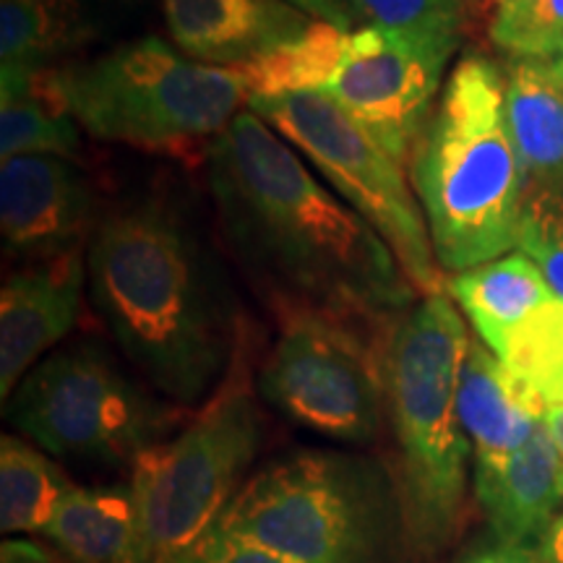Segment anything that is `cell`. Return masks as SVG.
I'll return each mask as SVG.
<instances>
[{
    "label": "cell",
    "mask_w": 563,
    "mask_h": 563,
    "mask_svg": "<svg viewBox=\"0 0 563 563\" xmlns=\"http://www.w3.org/2000/svg\"><path fill=\"white\" fill-rule=\"evenodd\" d=\"M347 5L373 26L460 45L462 0H347Z\"/></svg>",
    "instance_id": "26"
},
{
    "label": "cell",
    "mask_w": 563,
    "mask_h": 563,
    "mask_svg": "<svg viewBox=\"0 0 563 563\" xmlns=\"http://www.w3.org/2000/svg\"><path fill=\"white\" fill-rule=\"evenodd\" d=\"M89 290L125 357L175 405L220 391L235 352L230 290L170 203H133L97 224Z\"/></svg>",
    "instance_id": "2"
},
{
    "label": "cell",
    "mask_w": 563,
    "mask_h": 563,
    "mask_svg": "<svg viewBox=\"0 0 563 563\" xmlns=\"http://www.w3.org/2000/svg\"><path fill=\"white\" fill-rule=\"evenodd\" d=\"M534 548H538L543 563H563V514L553 519V525L548 527L543 538H540V543Z\"/></svg>",
    "instance_id": "32"
},
{
    "label": "cell",
    "mask_w": 563,
    "mask_h": 563,
    "mask_svg": "<svg viewBox=\"0 0 563 563\" xmlns=\"http://www.w3.org/2000/svg\"><path fill=\"white\" fill-rule=\"evenodd\" d=\"M551 79L563 89V60H538Z\"/></svg>",
    "instance_id": "34"
},
{
    "label": "cell",
    "mask_w": 563,
    "mask_h": 563,
    "mask_svg": "<svg viewBox=\"0 0 563 563\" xmlns=\"http://www.w3.org/2000/svg\"><path fill=\"white\" fill-rule=\"evenodd\" d=\"M347 34L329 21L316 19L302 37L251 66L235 68L249 84L253 97H279L295 91H321L340 66Z\"/></svg>",
    "instance_id": "23"
},
{
    "label": "cell",
    "mask_w": 563,
    "mask_h": 563,
    "mask_svg": "<svg viewBox=\"0 0 563 563\" xmlns=\"http://www.w3.org/2000/svg\"><path fill=\"white\" fill-rule=\"evenodd\" d=\"M454 51L456 42L365 24L347 34L340 66L321 91L405 165L431 121Z\"/></svg>",
    "instance_id": "11"
},
{
    "label": "cell",
    "mask_w": 563,
    "mask_h": 563,
    "mask_svg": "<svg viewBox=\"0 0 563 563\" xmlns=\"http://www.w3.org/2000/svg\"><path fill=\"white\" fill-rule=\"evenodd\" d=\"M456 410L475 462L519 452L545 418L540 394L481 342H470L464 355Z\"/></svg>",
    "instance_id": "16"
},
{
    "label": "cell",
    "mask_w": 563,
    "mask_h": 563,
    "mask_svg": "<svg viewBox=\"0 0 563 563\" xmlns=\"http://www.w3.org/2000/svg\"><path fill=\"white\" fill-rule=\"evenodd\" d=\"M74 483L32 443L19 435L0 441V530L45 532Z\"/></svg>",
    "instance_id": "21"
},
{
    "label": "cell",
    "mask_w": 563,
    "mask_h": 563,
    "mask_svg": "<svg viewBox=\"0 0 563 563\" xmlns=\"http://www.w3.org/2000/svg\"><path fill=\"white\" fill-rule=\"evenodd\" d=\"M55 84L91 136L146 152L211 146L251 102L238 70L188 58L159 37L55 70Z\"/></svg>",
    "instance_id": "6"
},
{
    "label": "cell",
    "mask_w": 563,
    "mask_h": 563,
    "mask_svg": "<svg viewBox=\"0 0 563 563\" xmlns=\"http://www.w3.org/2000/svg\"><path fill=\"white\" fill-rule=\"evenodd\" d=\"M87 37L89 24L76 0H0L3 68H51Z\"/></svg>",
    "instance_id": "22"
},
{
    "label": "cell",
    "mask_w": 563,
    "mask_h": 563,
    "mask_svg": "<svg viewBox=\"0 0 563 563\" xmlns=\"http://www.w3.org/2000/svg\"><path fill=\"white\" fill-rule=\"evenodd\" d=\"M332 3H344V0H332Z\"/></svg>",
    "instance_id": "37"
},
{
    "label": "cell",
    "mask_w": 563,
    "mask_h": 563,
    "mask_svg": "<svg viewBox=\"0 0 563 563\" xmlns=\"http://www.w3.org/2000/svg\"><path fill=\"white\" fill-rule=\"evenodd\" d=\"M42 534L74 563H152L131 485H74Z\"/></svg>",
    "instance_id": "18"
},
{
    "label": "cell",
    "mask_w": 563,
    "mask_h": 563,
    "mask_svg": "<svg viewBox=\"0 0 563 563\" xmlns=\"http://www.w3.org/2000/svg\"><path fill=\"white\" fill-rule=\"evenodd\" d=\"M435 262L467 272L519 243L525 175L506 115V76L483 55L456 63L410 154Z\"/></svg>",
    "instance_id": "3"
},
{
    "label": "cell",
    "mask_w": 563,
    "mask_h": 563,
    "mask_svg": "<svg viewBox=\"0 0 563 563\" xmlns=\"http://www.w3.org/2000/svg\"><path fill=\"white\" fill-rule=\"evenodd\" d=\"M183 563H292L269 548L214 527Z\"/></svg>",
    "instance_id": "28"
},
{
    "label": "cell",
    "mask_w": 563,
    "mask_h": 563,
    "mask_svg": "<svg viewBox=\"0 0 563 563\" xmlns=\"http://www.w3.org/2000/svg\"><path fill=\"white\" fill-rule=\"evenodd\" d=\"M470 334L443 292L426 295L389 323L382 344L386 420L397 441L405 545L441 553L456 538L467 504L470 446L456 389Z\"/></svg>",
    "instance_id": "4"
},
{
    "label": "cell",
    "mask_w": 563,
    "mask_h": 563,
    "mask_svg": "<svg viewBox=\"0 0 563 563\" xmlns=\"http://www.w3.org/2000/svg\"><path fill=\"white\" fill-rule=\"evenodd\" d=\"M209 183L232 249L282 311L386 323L412 308L384 238L251 108L209 146Z\"/></svg>",
    "instance_id": "1"
},
{
    "label": "cell",
    "mask_w": 563,
    "mask_h": 563,
    "mask_svg": "<svg viewBox=\"0 0 563 563\" xmlns=\"http://www.w3.org/2000/svg\"><path fill=\"white\" fill-rule=\"evenodd\" d=\"M545 60H563V37L559 40V45H555V51L551 53V58H545Z\"/></svg>",
    "instance_id": "35"
},
{
    "label": "cell",
    "mask_w": 563,
    "mask_h": 563,
    "mask_svg": "<svg viewBox=\"0 0 563 563\" xmlns=\"http://www.w3.org/2000/svg\"><path fill=\"white\" fill-rule=\"evenodd\" d=\"M506 115L525 175V209L563 220V89L538 60L506 70Z\"/></svg>",
    "instance_id": "17"
},
{
    "label": "cell",
    "mask_w": 563,
    "mask_h": 563,
    "mask_svg": "<svg viewBox=\"0 0 563 563\" xmlns=\"http://www.w3.org/2000/svg\"><path fill=\"white\" fill-rule=\"evenodd\" d=\"M519 249L538 264L553 295L563 300V220L538 209H525Z\"/></svg>",
    "instance_id": "27"
},
{
    "label": "cell",
    "mask_w": 563,
    "mask_h": 563,
    "mask_svg": "<svg viewBox=\"0 0 563 563\" xmlns=\"http://www.w3.org/2000/svg\"><path fill=\"white\" fill-rule=\"evenodd\" d=\"M0 157L70 159L81 150L79 123L58 95L53 68H3L0 79Z\"/></svg>",
    "instance_id": "20"
},
{
    "label": "cell",
    "mask_w": 563,
    "mask_h": 563,
    "mask_svg": "<svg viewBox=\"0 0 563 563\" xmlns=\"http://www.w3.org/2000/svg\"><path fill=\"white\" fill-rule=\"evenodd\" d=\"M279 340L262 365L258 391L308 431L344 443H368L386 415L382 344L355 321L313 311H282Z\"/></svg>",
    "instance_id": "10"
},
{
    "label": "cell",
    "mask_w": 563,
    "mask_h": 563,
    "mask_svg": "<svg viewBox=\"0 0 563 563\" xmlns=\"http://www.w3.org/2000/svg\"><path fill=\"white\" fill-rule=\"evenodd\" d=\"M467 563H543L538 548L530 545H493L488 551L477 553Z\"/></svg>",
    "instance_id": "31"
},
{
    "label": "cell",
    "mask_w": 563,
    "mask_h": 563,
    "mask_svg": "<svg viewBox=\"0 0 563 563\" xmlns=\"http://www.w3.org/2000/svg\"><path fill=\"white\" fill-rule=\"evenodd\" d=\"M490 40L514 60H545L563 37V0H501Z\"/></svg>",
    "instance_id": "25"
},
{
    "label": "cell",
    "mask_w": 563,
    "mask_h": 563,
    "mask_svg": "<svg viewBox=\"0 0 563 563\" xmlns=\"http://www.w3.org/2000/svg\"><path fill=\"white\" fill-rule=\"evenodd\" d=\"M0 563H74L55 545L37 540H5L0 548Z\"/></svg>",
    "instance_id": "29"
},
{
    "label": "cell",
    "mask_w": 563,
    "mask_h": 563,
    "mask_svg": "<svg viewBox=\"0 0 563 563\" xmlns=\"http://www.w3.org/2000/svg\"><path fill=\"white\" fill-rule=\"evenodd\" d=\"M446 292L470 316L475 332L493 355L506 340L555 295L527 253H506L496 262L460 272L446 282Z\"/></svg>",
    "instance_id": "19"
},
{
    "label": "cell",
    "mask_w": 563,
    "mask_h": 563,
    "mask_svg": "<svg viewBox=\"0 0 563 563\" xmlns=\"http://www.w3.org/2000/svg\"><path fill=\"white\" fill-rule=\"evenodd\" d=\"M162 5L183 55L232 70L302 37L316 21L290 0H162Z\"/></svg>",
    "instance_id": "14"
},
{
    "label": "cell",
    "mask_w": 563,
    "mask_h": 563,
    "mask_svg": "<svg viewBox=\"0 0 563 563\" xmlns=\"http://www.w3.org/2000/svg\"><path fill=\"white\" fill-rule=\"evenodd\" d=\"M217 527L292 563H389L405 540L394 475L334 452L269 464L243 485Z\"/></svg>",
    "instance_id": "5"
},
{
    "label": "cell",
    "mask_w": 563,
    "mask_h": 563,
    "mask_svg": "<svg viewBox=\"0 0 563 563\" xmlns=\"http://www.w3.org/2000/svg\"><path fill=\"white\" fill-rule=\"evenodd\" d=\"M496 357L530 384L545 407L563 402V300L553 298L534 311Z\"/></svg>",
    "instance_id": "24"
},
{
    "label": "cell",
    "mask_w": 563,
    "mask_h": 563,
    "mask_svg": "<svg viewBox=\"0 0 563 563\" xmlns=\"http://www.w3.org/2000/svg\"><path fill=\"white\" fill-rule=\"evenodd\" d=\"M481 3H485V5H498V3H501V0H481Z\"/></svg>",
    "instance_id": "36"
},
{
    "label": "cell",
    "mask_w": 563,
    "mask_h": 563,
    "mask_svg": "<svg viewBox=\"0 0 563 563\" xmlns=\"http://www.w3.org/2000/svg\"><path fill=\"white\" fill-rule=\"evenodd\" d=\"M9 418L42 452L100 467L133 464L175 426L173 407L97 344L42 357L13 391Z\"/></svg>",
    "instance_id": "8"
},
{
    "label": "cell",
    "mask_w": 563,
    "mask_h": 563,
    "mask_svg": "<svg viewBox=\"0 0 563 563\" xmlns=\"http://www.w3.org/2000/svg\"><path fill=\"white\" fill-rule=\"evenodd\" d=\"M290 3H295L306 13H311L313 19L329 21V24L340 26L344 32H347L352 24V9L347 3H332V0H290Z\"/></svg>",
    "instance_id": "30"
},
{
    "label": "cell",
    "mask_w": 563,
    "mask_h": 563,
    "mask_svg": "<svg viewBox=\"0 0 563 563\" xmlns=\"http://www.w3.org/2000/svg\"><path fill=\"white\" fill-rule=\"evenodd\" d=\"M264 428L241 382L224 384L191 426L131 464V493L152 563H183L220 525L256 460Z\"/></svg>",
    "instance_id": "7"
},
{
    "label": "cell",
    "mask_w": 563,
    "mask_h": 563,
    "mask_svg": "<svg viewBox=\"0 0 563 563\" xmlns=\"http://www.w3.org/2000/svg\"><path fill=\"white\" fill-rule=\"evenodd\" d=\"M543 420L548 426V433L553 435L555 446H559L561 454H563V402L545 407V418Z\"/></svg>",
    "instance_id": "33"
},
{
    "label": "cell",
    "mask_w": 563,
    "mask_h": 563,
    "mask_svg": "<svg viewBox=\"0 0 563 563\" xmlns=\"http://www.w3.org/2000/svg\"><path fill=\"white\" fill-rule=\"evenodd\" d=\"M97 196L63 157L24 154L0 165V230L11 256L40 258L81 249L95 235Z\"/></svg>",
    "instance_id": "12"
},
{
    "label": "cell",
    "mask_w": 563,
    "mask_h": 563,
    "mask_svg": "<svg viewBox=\"0 0 563 563\" xmlns=\"http://www.w3.org/2000/svg\"><path fill=\"white\" fill-rule=\"evenodd\" d=\"M249 108L311 162L347 207L384 238L415 290L443 292L431 232L407 186L402 162L323 91L253 97Z\"/></svg>",
    "instance_id": "9"
},
{
    "label": "cell",
    "mask_w": 563,
    "mask_h": 563,
    "mask_svg": "<svg viewBox=\"0 0 563 563\" xmlns=\"http://www.w3.org/2000/svg\"><path fill=\"white\" fill-rule=\"evenodd\" d=\"M475 496L498 543H540L563 504V454L545 420L519 452L475 462Z\"/></svg>",
    "instance_id": "15"
},
{
    "label": "cell",
    "mask_w": 563,
    "mask_h": 563,
    "mask_svg": "<svg viewBox=\"0 0 563 563\" xmlns=\"http://www.w3.org/2000/svg\"><path fill=\"white\" fill-rule=\"evenodd\" d=\"M84 251L40 258L11 274L0 295V394L9 399L30 368L55 347L81 313Z\"/></svg>",
    "instance_id": "13"
}]
</instances>
